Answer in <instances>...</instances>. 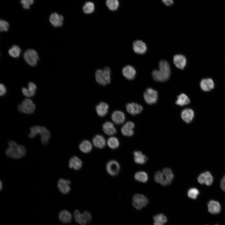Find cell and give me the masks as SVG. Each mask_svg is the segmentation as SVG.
Returning <instances> with one entry per match:
<instances>
[{
  "label": "cell",
  "mask_w": 225,
  "mask_h": 225,
  "mask_svg": "<svg viewBox=\"0 0 225 225\" xmlns=\"http://www.w3.org/2000/svg\"><path fill=\"white\" fill-rule=\"evenodd\" d=\"M123 76L129 80H132L135 77L136 71L134 68L130 65H127L122 69Z\"/></svg>",
  "instance_id": "16"
},
{
  "label": "cell",
  "mask_w": 225,
  "mask_h": 225,
  "mask_svg": "<svg viewBox=\"0 0 225 225\" xmlns=\"http://www.w3.org/2000/svg\"><path fill=\"white\" fill-rule=\"evenodd\" d=\"M63 16L56 12L52 13L49 18V20L51 23L55 27L62 26L63 24Z\"/></svg>",
  "instance_id": "14"
},
{
  "label": "cell",
  "mask_w": 225,
  "mask_h": 225,
  "mask_svg": "<svg viewBox=\"0 0 225 225\" xmlns=\"http://www.w3.org/2000/svg\"><path fill=\"white\" fill-rule=\"evenodd\" d=\"M92 142L95 147L100 149L104 148L106 145L105 138L102 135L100 134L96 135L93 138Z\"/></svg>",
  "instance_id": "21"
},
{
  "label": "cell",
  "mask_w": 225,
  "mask_h": 225,
  "mask_svg": "<svg viewBox=\"0 0 225 225\" xmlns=\"http://www.w3.org/2000/svg\"><path fill=\"white\" fill-rule=\"evenodd\" d=\"M41 136V142L43 145L47 144L50 138V132L48 129L43 126H41L39 133Z\"/></svg>",
  "instance_id": "22"
},
{
  "label": "cell",
  "mask_w": 225,
  "mask_h": 225,
  "mask_svg": "<svg viewBox=\"0 0 225 225\" xmlns=\"http://www.w3.org/2000/svg\"><path fill=\"white\" fill-rule=\"evenodd\" d=\"M190 103V100L188 97L185 94L182 93L177 97V99L175 102L176 104L182 106L189 104Z\"/></svg>",
  "instance_id": "28"
},
{
  "label": "cell",
  "mask_w": 225,
  "mask_h": 225,
  "mask_svg": "<svg viewBox=\"0 0 225 225\" xmlns=\"http://www.w3.org/2000/svg\"><path fill=\"white\" fill-rule=\"evenodd\" d=\"M162 172L163 175L165 176V178L172 181L174 176L172 170L170 168H163Z\"/></svg>",
  "instance_id": "39"
},
{
  "label": "cell",
  "mask_w": 225,
  "mask_h": 225,
  "mask_svg": "<svg viewBox=\"0 0 225 225\" xmlns=\"http://www.w3.org/2000/svg\"><path fill=\"white\" fill-rule=\"evenodd\" d=\"M220 187L221 189L225 192V175L223 176L221 181Z\"/></svg>",
  "instance_id": "48"
},
{
  "label": "cell",
  "mask_w": 225,
  "mask_h": 225,
  "mask_svg": "<svg viewBox=\"0 0 225 225\" xmlns=\"http://www.w3.org/2000/svg\"><path fill=\"white\" fill-rule=\"evenodd\" d=\"M208 211L212 214L219 213L221 210L220 203L218 201L214 200L209 201L208 203Z\"/></svg>",
  "instance_id": "20"
},
{
  "label": "cell",
  "mask_w": 225,
  "mask_h": 225,
  "mask_svg": "<svg viewBox=\"0 0 225 225\" xmlns=\"http://www.w3.org/2000/svg\"><path fill=\"white\" fill-rule=\"evenodd\" d=\"M107 144L108 146L111 148L115 149L119 147V142L117 138L114 137H112L108 139Z\"/></svg>",
  "instance_id": "34"
},
{
  "label": "cell",
  "mask_w": 225,
  "mask_h": 225,
  "mask_svg": "<svg viewBox=\"0 0 225 225\" xmlns=\"http://www.w3.org/2000/svg\"><path fill=\"white\" fill-rule=\"evenodd\" d=\"M133 49L135 52L139 54H143L146 51L147 47L146 44L142 41L137 40L133 43Z\"/></svg>",
  "instance_id": "19"
},
{
  "label": "cell",
  "mask_w": 225,
  "mask_h": 225,
  "mask_svg": "<svg viewBox=\"0 0 225 225\" xmlns=\"http://www.w3.org/2000/svg\"><path fill=\"white\" fill-rule=\"evenodd\" d=\"M102 130L108 135H112L116 134L117 130L112 123L109 121L105 122L102 125Z\"/></svg>",
  "instance_id": "23"
},
{
  "label": "cell",
  "mask_w": 225,
  "mask_h": 225,
  "mask_svg": "<svg viewBox=\"0 0 225 225\" xmlns=\"http://www.w3.org/2000/svg\"><path fill=\"white\" fill-rule=\"evenodd\" d=\"M152 75L154 80L157 82H163L165 81L159 70H154L152 72Z\"/></svg>",
  "instance_id": "38"
},
{
  "label": "cell",
  "mask_w": 225,
  "mask_h": 225,
  "mask_svg": "<svg viewBox=\"0 0 225 225\" xmlns=\"http://www.w3.org/2000/svg\"><path fill=\"white\" fill-rule=\"evenodd\" d=\"M162 1L167 6L171 5L173 3V1L172 0H163Z\"/></svg>",
  "instance_id": "49"
},
{
  "label": "cell",
  "mask_w": 225,
  "mask_h": 225,
  "mask_svg": "<svg viewBox=\"0 0 225 225\" xmlns=\"http://www.w3.org/2000/svg\"><path fill=\"white\" fill-rule=\"evenodd\" d=\"M79 148L82 152L88 153L92 150V146L90 141L88 140H84L80 143Z\"/></svg>",
  "instance_id": "29"
},
{
  "label": "cell",
  "mask_w": 225,
  "mask_h": 225,
  "mask_svg": "<svg viewBox=\"0 0 225 225\" xmlns=\"http://www.w3.org/2000/svg\"><path fill=\"white\" fill-rule=\"evenodd\" d=\"M111 70L108 67L103 70L98 69L95 72V76L96 81L102 85H105L109 83L111 80Z\"/></svg>",
  "instance_id": "1"
},
{
  "label": "cell",
  "mask_w": 225,
  "mask_h": 225,
  "mask_svg": "<svg viewBox=\"0 0 225 225\" xmlns=\"http://www.w3.org/2000/svg\"><path fill=\"white\" fill-rule=\"evenodd\" d=\"M198 180L201 184L204 183L207 186H210L213 182V178L210 172L207 171L201 174L198 177Z\"/></svg>",
  "instance_id": "11"
},
{
  "label": "cell",
  "mask_w": 225,
  "mask_h": 225,
  "mask_svg": "<svg viewBox=\"0 0 225 225\" xmlns=\"http://www.w3.org/2000/svg\"><path fill=\"white\" fill-rule=\"evenodd\" d=\"M36 108L35 105L30 99L26 98L22 102L21 104L18 105V109L21 112L27 114L32 113Z\"/></svg>",
  "instance_id": "4"
},
{
  "label": "cell",
  "mask_w": 225,
  "mask_h": 225,
  "mask_svg": "<svg viewBox=\"0 0 225 225\" xmlns=\"http://www.w3.org/2000/svg\"><path fill=\"white\" fill-rule=\"evenodd\" d=\"M159 71L165 81L167 80L169 78L171 73L169 63L166 60H161L159 62Z\"/></svg>",
  "instance_id": "7"
},
{
  "label": "cell",
  "mask_w": 225,
  "mask_h": 225,
  "mask_svg": "<svg viewBox=\"0 0 225 225\" xmlns=\"http://www.w3.org/2000/svg\"><path fill=\"white\" fill-rule=\"evenodd\" d=\"M108 105L104 102H101L96 107V110L98 114L100 117L105 116L108 113Z\"/></svg>",
  "instance_id": "24"
},
{
  "label": "cell",
  "mask_w": 225,
  "mask_h": 225,
  "mask_svg": "<svg viewBox=\"0 0 225 225\" xmlns=\"http://www.w3.org/2000/svg\"><path fill=\"white\" fill-rule=\"evenodd\" d=\"M106 4L108 8L112 11L117 10L119 5V2L118 0H107Z\"/></svg>",
  "instance_id": "35"
},
{
  "label": "cell",
  "mask_w": 225,
  "mask_h": 225,
  "mask_svg": "<svg viewBox=\"0 0 225 225\" xmlns=\"http://www.w3.org/2000/svg\"><path fill=\"white\" fill-rule=\"evenodd\" d=\"M143 97L145 102L148 104L155 103L158 99L157 92L151 88H147L145 91Z\"/></svg>",
  "instance_id": "6"
},
{
  "label": "cell",
  "mask_w": 225,
  "mask_h": 225,
  "mask_svg": "<svg viewBox=\"0 0 225 225\" xmlns=\"http://www.w3.org/2000/svg\"><path fill=\"white\" fill-rule=\"evenodd\" d=\"M22 91L24 95L28 97L33 96L35 93V91L31 90L25 88H22Z\"/></svg>",
  "instance_id": "42"
},
{
  "label": "cell",
  "mask_w": 225,
  "mask_h": 225,
  "mask_svg": "<svg viewBox=\"0 0 225 225\" xmlns=\"http://www.w3.org/2000/svg\"><path fill=\"white\" fill-rule=\"evenodd\" d=\"M148 202L147 198L141 194H136L132 198V205L138 210L141 209L145 207Z\"/></svg>",
  "instance_id": "5"
},
{
  "label": "cell",
  "mask_w": 225,
  "mask_h": 225,
  "mask_svg": "<svg viewBox=\"0 0 225 225\" xmlns=\"http://www.w3.org/2000/svg\"><path fill=\"white\" fill-rule=\"evenodd\" d=\"M9 24L8 22L3 20L0 21V30L1 32L7 31L8 30Z\"/></svg>",
  "instance_id": "43"
},
{
  "label": "cell",
  "mask_w": 225,
  "mask_h": 225,
  "mask_svg": "<svg viewBox=\"0 0 225 225\" xmlns=\"http://www.w3.org/2000/svg\"><path fill=\"white\" fill-rule=\"evenodd\" d=\"M41 126H34L30 128V132L28 134V137L30 138H33L38 134L39 133Z\"/></svg>",
  "instance_id": "37"
},
{
  "label": "cell",
  "mask_w": 225,
  "mask_h": 225,
  "mask_svg": "<svg viewBox=\"0 0 225 225\" xmlns=\"http://www.w3.org/2000/svg\"><path fill=\"white\" fill-rule=\"evenodd\" d=\"M120 169L119 163L116 161L111 160L108 162L106 165V169L110 175L115 176L118 174Z\"/></svg>",
  "instance_id": "8"
},
{
  "label": "cell",
  "mask_w": 225,
  "mask_h": 225,
  "mask_svg": "<svg viewBox=\"0 0 225 225\" xmlns=\"http://www.w3.org/2000/svg\"><path fill=\"white\" fill-rule=\"evenodd\" d=\"M59 220L62 222L67 223L71 222L72 218L71 214L68 211L64 210L61 211L58 215Z\"/></svg>",
  "instance_id": "26"
},
{
  "label": "cell",
  "mask_w": 225,
  "mask_h": 225,
  "mask_svg": "<svg viewBox=\"0 0 225 225\" xmlns=\"http://www.w3.org/2000/svg\"><path fill=\"white\" fill-rule=\"evenodd\" d=\"M163 176L162 172L159 171L156 172L154 175L155 181L157 183H161L164 178Z\"/></svg>",
  "instance_id": "41"
},
{
  "label": "cell",
  "mask_w": 225,
  "mask_h": 225,
  "mask_svg": "<svg viewBox=\"0 0 225 225\" xmlns=\"http://www.w3.org/2000/svg\"><path fill=\"white\" fill-rule=\"evenodd\" d=\"M82 215L84 220L87 223L90 222L92 219V216L90 212L88 211H85L82 214Z\"/></svg>",
  "instance_id": "45"
},
{
  "label": "cell",
  "mask_w": 225,
  "mask_h": 225,
  "mask_svg": "<svg viewBox=\"0 0 225 225\" xmlns=\"http://www.w3.org/2000/svg\"><path fill=\"white\" fill-rule=\"evenodd\" d=\"M126 109L129 113L135 115L141 113L142 110V107L135 102L128 103L126 105Z\"/></svg>",
  "instance_id": "10"
},
{
  "label": "cell",
  "mask_w": 225,
  "mask_h": 225,
  "mask_svg": "<svg viewBox=\"0 0 225 225\" xmlns=\"http://www.w3.org/2000/svg\"><path fill=\"white\" fill-rule=\"evenodd\" d=\"M28 88L33 91H35L37 87L36 85L33 83L32 82H29L28 83Z\"/></svg>",
  "instance_id": "47"
},
{
  "label": "cell",
  "mask_w": 225,
  "mask_h": 225,
  "mask_svg": "<svg viewBox=\"0 0 225 225\" xmlns=\"http://www.w3.org/2000/svg\"><path fill=\"white\" fill-rule=\"evenodd\" d=\"M134 178L137 181L143 183L147 182L148 179L147 174L143 171L137 172L134 175Z\"/></svg>",
  "instance_id": "32"
},
{
  "label": "cell",
  "mask_w": 225,
  "mask_h": 225,
  "mask_svg": "<svg viewBox=\"0 0 225 225\" xmlns=\"http://www.w3.org/2000/svg\"><path fill=\"white\" fill-rule=\"evenodd\" d=\"M23 58L27 63L32 67L37 65L39 58L37 52L31 49H28L24 52Z\"/></svg>",
  "instance_id": "3"
},
{
  "label": "cell",
  "mask_w": 225,
  "mask_h": 225,
  "mask_svg": "<svg viewBox=\"0 0 225 225\" xmlns=\"http://www.w3.org/2000/svg\"><path fill=\"white\" fill-rule=\"evenodd\" d=\"M135 127V124L131 121H128L122 127L121 132L125 136H131L134 134L133 129Z\"/></svg>",
  "instance_id": "18"
},
{
  "label": "cell",
  "mask_w": 225,
  "mask_h": 225,
  "mask_svg": "<svg viewBox=\"0 0 225 225\" xmlns=\"http://www.w3.org/2000/svg\"><path fill=\"white\" fill-rule=\"evenodd\" d=\"M82 162L78 157L74 156L71 158L69 161L68 166L71 168L75 170H78L82 167Z\"/></svg>",
  "instance_id": "25"
},
{
  "label": "cell",
  "mask_w": 225,
  "mask_h": 225,
  "mask_svg": "<svg viewBox=\"0 0 225 225\" xmlns=\"http://www.w3.org/2000/svg\"></svg>",
  "instance_id": "52"
},
{
  "label": "cell",
  "mask_w": 225,
  "mask_h": 225,
  "mask_svg": "<svg viewBox=\"0 0 225 225\" xmlns=\"http://www.w3.org/2000/svg\"><path fill=\"white\" fill-rule=\"evenodd\" d=\"M200 87L202 90L208 92L214 87V83L212 79L210 78H204L200 82Z\"/></svg>",
  "instance_id": "17"
},
{
  "label": "cell",
  "mask_w": 225,
  "mask_h": 225,
  "mask_svg": "<svg viewBox=\"0 0 225 225\" xmlns=\"http://www.w3.org/2000/svg\"><path fill=\"white\" fill-rule=\"evenodd\" d=\"M26 153L25 148L21 145H18L15 147H9L5 151L6 154L8 157L14 159H18L23 157Z\"/></svg>",
  "instance_id": "2"
},
{
  "label": "cell",
  "mask_w": 225,
  "mask_h": 225,
  "mask_svg": "<svg viewBox=\"0 0 225 225\" xmlns=\"http://www.w3.org/2000/svg\"><path fill=\"white\" fill-rule=\"evenodd\" d=\"M7 89L5 86L3 84H1L0 85V95L1 96H3L6 93Z\"/></svg>",
  "instance_id": "46"
},
{
  "label": "cell",
  "mask_w": 225,
  "mask_h": 225,
  "mask_svg": "<svg viewBox=\"0 0 225 225\" xmlns=\"http://www.w3.org/2000/svg\"><path fill=\"white\" fill-rule=\"evenodd\" d=\"M111 119L113 122L117 125L123 123L125 120L124 114L119 110L114 111L111 115Z\"/></svg>",
  "instance_id": "13"
},
{
  "label": "cell",
  "mask_w": 225,
  "mask_h": 225,
  "mask_svg": "<svg viewBox=\"0 0 225 225\" xmlns=\"http://www.w3.org/2000/svg\"><path fill=\"white\" fill-rule=\"evenodd\" d=\"M173 62L178 68L180 69H183L185 67L187 64V59L182 54L175 55L173 57Z\"/></svg>",
  "instance_id": "12"
},
{
  "label": "cell",
  "mask_w": 225,
  "mask_h": 225,
  "mask_svg": "<svg viewBox=\"0 0 225 225\" xmlns=\"http://www.w3.org/2000/svg\"><path fill=\"white\" fill-rule=\"evenodd\" d=\"M199 193L198 190L195 188H192L188 192V197L192 199H196Z\"/></svg>",
  "instance_id": "40"
},
{
  "label": "cell",
  "mask_w": 225,
  "mask_h": 225,
  "mask_svg": "<svg viewBox=\"0 0 225 225\" xmlns=\"http://www.w3.org/2000/svg\"><path fill=\"white\" fill-rule=\"evenodd\" d=\"M70 184L71 182L69 180L61 178L59 179L57 186L61 192L64 194H66L70 191V188L69 185Z\"/></svg>",
  "instance_id": "9"
},
{
  "label": "cell",
  "mask_w": 225,
  "mask_h": 225,
  "mask_svg": "<svg viewBox=\"0 0 225 225\" xmlns=\"http://www.w3.org/2000/svg\"><path fill=\"white\" fill-rule=\"evenodd\" d=\"M74 217L76 222L80 225H86L87 222L84 220L82 214L79 210H76L74 212Z\"/></svg>",
  "instance_id": "36"
},
{
  "label": "cell",
  "mask_w": 225,
  "mask_h": 225,
  "mask_svg": "<svg viewBox=\"0 0 225 225\" xmlns=\"http://www.w3.org/2000/svg\"><path fill=\"white\" fill-rule=\"evenodd\" d=\"M95 9L94 3L92 2L88 1L86 2L82 7V11L86 14L92 13Z\"/></svg>",
  "instance_id": "30"
},
{
  "label": "cell",
  "mask_w": 225,
  "mask_h": 225,
  "mask_svg": "<svg viewBox=\"0 0 225 225\" xmlns=\"http://www.w3.org/2000/svg\"><path fill=\"white\" fill-rule=\"evenodd\" d=\"M153 219L154 221V225H164L167 221V217L162 213L155 216Z\"/></svg>",
  "instance_id": "31"
},
{
  "label": "cell",
  "mask_w": 225,
  "mask_h": 225,
  "mask_svg": "<svg viewBox=\"0 0 225 225\" xmlns=\"http://www.w3.org/2000/svg\"><path fill=\"white\" fill-rule=\"evenodd\" d=\"M215 225H218V224H215Z\"/></svg>",
  "instance_id": "51"
},
{
  "label": "cell",
  "mask_w": 225,
  "mask_h": 225,
  "mask_svg": "<svg viewBox=\"0 0 225 225\" xmlns=\"http://www.w3.org/2000/svg\"><path fill=\"white\" fill-rule=\"evenodd\" d=\"M2 183L1 181H0V190H2Z\"/></svg>",
  "instance_id": "50"
},
{
  "label": "cell",
  "mask_w": 225,
  "mask_h": 225,
  "mask_svg": "<svg viewBox=\"0 0 225 225\" xmlns=\"http://www.w3.org/2000/svg\"><path fill=\"white\" fill-rule=\"evenodd\" d=\"M34 1L33 0H22L20 2L23 8L28 9L30 8V6L33 3Z\"/></svg>",
  "instance_id": "44"
},
{
  "label": "cell",
  "mask_w": 225,
  "mask_h": 225,
  "mask_svg": "<svg viewBox=\"0 0 225 225\" xmlns=\"http://www.w3.org/2000/svg\"><path fill=\"white\" fill-rule=\"evenodd\" d=\"M181 115L182 120L188 123L191 122L193 120L194 116V113L192 109L186 108L182 111Z\"/></svg>",
  "instance_id": "15"
},
{
  "label": "cell",
  "mask_w": 225,
  "mask_h": 225,
  "mask_svg": "<svg viewBox=\"0 0 225 225\" xmlns=\"http://www.w3.org/2000/svg\"><path fill=\"white\" fill-rule=\"evenodd\" d=\"M21 49L17 45H13L8 51L9 55L14 58H18L20 55Z\"/></svg>",
  "instance_id": "33"
},
{
  "label": "cell",
  "mask_w": 225,
  "mask_h": 225,
  "mask_svg": "<svg viewBox=\"0 0 225 225\" xmlns=\"http://www.w3.org/2000/svg\"><path fill=\"white\" fill-rule=\"evenodd\" d=\"M133 155L134 156V161L137 164H144L148 160L147 157L143 155L140 151H135L133 152Z\"/></svg>",
  "instance_id": "27"
}]
</instances>
